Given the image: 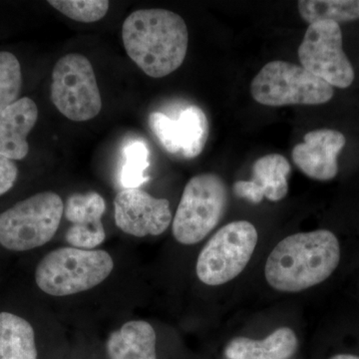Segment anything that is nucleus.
Returning a JSON list of instances; mask_svg holds the SVG:
<instances>
[{
    "label": "nucleus",
    "instance_id": "1a4fd4ad",
    "mask_svg": "<svg viewBox=\"0 0 359 359\" xmlns=\"http://www.w3.org/2000/svg\"><path fill=\"white\" fill-rule=\"evenodd\" d=\"M302 67L330 86L347 88L353 84L354 70L342 49V33L334 21L309 25L299 48Z\"/></svg>",
    "mask_w": 359,
    "mask_h": 359
},
{
    "label": "nucleus",
    "instance_id": "393cba45",
    "mask_svg": "<svg viewBox=\"0 0 359 359\" xmlns=\"http://www.w3.org/2000/svg\"><path fill=\"white\" fill-rule=\"evenodd\" d=\"M330 359H359V356L353 355V354H337Z\"/></svg>",
    "mask_w": 359,
    "mask_h": 359
},
{
    "label": "nucleus",
    "instance_id": "f3484780",
    "mask_svg": "<svg viewBox=\"0 0 359 359\" xmlns=\"http://www.w3.org/2000/svg\"><path fill=\"white\" fill-rule=\"evenodd\" d=\"M0 359H37L34 330L16 314L0 313Z\"/></svg>",
    "mask_w": 359,
    "mask_h": 359
},
{
    "label": "nucleus",
    "instance_id": "39448f33",
    "mask_svg": "<svg viewBox=\"0 0 359 359\" xmlns=\"http://www.w3.org/2000/svg\"><path fill=\"white\" fill-rule=\"evenodd\" d=\"M228 188L214 173L197 175L187 183L172 222L175 240L196 245L219 223L228 205Z\"/></svg>",
    "mask_w": 359,
    "mask_h": 359
},
{
    "label": "nucleus",
    "instance_id": "f257e3e1",
    "mask_svg": "<svg viewBox=\"0 0 359 359\" xmlns=\"http://www.w3.org/2000/svg\"><path fill=\"white\" fill-rule=\"evenodd\" d=\"M339 261L340 245L334 233H297L283 238L271 250L264 276L278 292H299L327 280Z\"/></svg>",
    "mask_w": 359,
    "mask_h": 359
},
{
    "label": "nucleus",
    "instance_id": "2eb2a0df",
    "mask_svg": "<svg viewBox=\"0 0 359 359\" xmlns=\"http://www.w3.org/2000/svg\"><path fill=\"white\" fill-rule=\"evenodd\" d=\"M297 346L294 330L283 327L261 340L235 337L224 347V353L228 359H290Z\"/></svg>",
    "mask_w": 359,
    "mask_h": 359
},
{
    "label": "nucleus",
    "instance_id": "20e7f679",
    "mask_svg": "<svg viewBox=\"0 0 359 359\" xmlns=\"http://www.w3.org/2000/svg\"><path fill=\"white\" fill-rule=\"evenodd\" d=\"M63 212L62 199L50 191L16 203L0 214V245L13 252L42 247L55 236Z\"/></svg>",
    "mask_w": 359,
    "mask_h": 359
},
{
    "label": "nucleus",
    "instance_id": "5701e85b",
    "mask_svg": "<svg viewBox=\"0 0 359 359\" xmlns=\"http://www.w3.org/2000/svg\"><path fill=\"white\" fill-rule=\"evenodd\" d=\"M18 177V168L14 161L0 154V197L13 188Z\"/></svg>",
    "mask_w": 359,
    "mask_h": 359
},
{
    "label": "nucleus",
    "instance_id": "b1692460",
    "mask_svg": "<svg viewBox=\"0 0 359 359\" xmlns=\"http://www.w3.org/2000/svg\"><path fill=\"white\" fill-rule=\"evenodd\" d=\"M233 192L238 198L248 200L252 204H259L264 198L261 189L252 180L236 182L233 186Z\"/></svg>",
    "mask_w": 359,
    "mask_h": 359
},
{
    "label": "nucleus",
    "instance_id": "7ed1b4c3",
    "mask_svg": "<svg viewBox=\"0 0 359 359\" xmlns=\"http://www.w3.org/2000/svg\"><path fill=\"white\" fill-rule=\"evenodd\" d=\"M114 262L103 250L59 248L37 264L35 282L52 297H67L97 287L112 273Z\"/></svg>",
    "mask_w": 359,
    "mask_h": 359
},
{
    "label": "nucleus",
    "instance_id": "a211bd4d",
    "mask_svg": "<svg viewBox=\"0 0 359 359\" xmlns=\"http://www.w3.org/2000/svg\"><path fill=\"white\" fill-rule=\"evenodd\" d=\"M252 181L271 202H278L289 193V176L292 167L285 156L269 154L259 158L252 165Z\"/></svg>",
    "mask_w": 359,
    "mask_h": 359
},
{
    "label": "nucleus",
    "instance_id": "f03ea898",
    "mask_svg": "<svg viewBox=\"0 0 359 359\" xmlns=\"http://www.w3.org/2000/svg\"><path fill=\"white\" fill-rule=\"evenodd\" d=\"M125 50L148 76L162 78L183 65L189 45L185 20L173 11L142 9L123 23Z\"/></svg>",
    "mask_w": 359,
    "mask_h": 359
},
{
    "label": "nucleus",
    "instance_id": "4be33fe9",
    "mask_svg": "<svg viewBox=\"0 0 359 359\" xmlns=\"http://www.w3.org/2000/svg\"><path fill=\"white\" fill-rule=\"evenodd\" d=\"M48 4L70 20L84 23L102 20L110 6L107 0H49Z\"/></svg>",
    "mask_w": 359,
    "mask_h": 359
},
{
    "label": "nucleus",
    "instance_id": "f8f14e48",
    "mask_svg": "<svg viewBox=\"0 0 359 359\" xmlns=\"http://www.w3.org/2000/svg\"><path fill=\"white\" fill-rule=\"evenodd\" d=\"M346 143L344 135L337 130H314L304 135V142L292 149V161L309 178L330 181L339 172L337 157Z\"/></svg>",
    "mask_w": 359,
    "mask_h": 359
},
{
    "label": "nucleus",
    "instance_id": "412c9836",
    "mask_svg": "<svg viewBox=\"0 0 359 359\" xmlns=\"http://www.w3.org/2000/svg\"><path fill=\"white\" fill-rule=\"evenodd\" d=\"M22 88L20 61L8 51H0V112L18 100Z\"/></svg>",
    "mask_w": 359,
    "mask_h": 359
},
{
    "label": "nucleus",
    "instance_id": "0eeeda50",
    "mask_svg": "<svg viewBox=\"0 0 359 359\" xmlns=\"http://www.w3.org/2000/svg\"><path fill=\"white\" fill-rule=\"evenodd\" d=\"M257 238L256 226L250 222L226 224L201 250L196 264L198 278L217 287L237 278L252 259Z\"/></svg>",
    "mask_w": 359,
    "mask_h": 359
},
{
    "label": "nucleus",
    "instance_id": "ddd939ff",
    "mask_svg": "<svg viewBox=\"0 0 359 359\" xmlns=\"http://www.w3.org/2000/svg\"><path fill=\"white\" fill-rule=\"evenodd\" d=\"M106 203L100 194H74L66 201L65 216L71 224L66 242L77 249L95 250L105 241L102 223Z\"/></svg>",
    "mask_w": 359,
    "mask_h": 359
},
{
    "label": "nucleus",
    "instance_id": "dca6fc26",
    "mask_svg": "<svg viewBox=\"0 0 359 359\" xmlns=\"http://www.w3.org/2000/svg\"><path fill=\"white\" fill-rule=\"evenodd\" d=\"M157 335L145 320H132L110 334L107 353L110 359H157Z\"/></svg>",
    "mask_w": 359,
    "mask_h": 359
},
{
    "label": "nucleus",
    "instance_id": "6e6552de",
    "mask_svg": "<svg viewBox=\"0 0 359 359\" xmlns=\"http://www.w3.org/2000/svg\"><path fill=\"white\" fill-rule=\"evenodd\" d=\"M51 100L72 121H88L100 113L102 99L88 58L69 53L59 59L52 72Z\"/></svg>",
    "mask_w": 359,
    "mask_h": 359
},
{
    "label": "nucleus",
    "instance_id": "6ab92c4d",
    "mask_svg": "<svg viewBox=\"0 0 359 359\" xmlns=\"http://www.w3.org/2000/svg\"><path fill=\"white\" fill-rule=\"evenodd\" d=\"M297 8L309 25L318 21L347 22L359 20V0H299Z\"/></svg>",
    "mask_w": 359,
    "mask_h": 359
},
{
    "label": "nucleus",
    "instance_id": "aec40b11",
    "mask_svg": "<svg viewBox=\"0 0 359 359\" xmlns=\"http://www.w3.org/2000/svg\"><path fill=\"white\" fill-rule=\"evenodd\" d=\"M149 149L143 141H132L123 149L124 163L120 174V182L124 189H138L148 181L146 170L149 165Z\"/></svg>",
    "mask_w": 359,
    "mask_h": 359
},
{
    "label": "nucleus",
    "instance_id": "9d476101",
    "mask_svg": "<svg viewBox=\"0 0 359 359\" xmlns=\"http://www.w3.org/2000/svg\"><path fill=\"white\" fill-rule=\"evenodd\" d=\"M114 217L123 233L137 238L162 235L173 222L169 201L140 189H124L117 194Z\"/></svg>",
    "mask_w": 359,
    "mask_h": 359
},
{
    "label": "nucleus",
    "instance_id": "9b49d317",
    "mask_svg": "<svg viewBox=\"0 0 359 359\" xmlns=\"http://www.w3.org/2000/svg\"><path fill=\"white\" fill-rule=\"evenodd\" d=\"M152 131L168 153H181L186 159H194L204 150L209 137V122L201 108L189 106L177 120L160 115L153 123Z\"/></svg>",
    "mask_w": 359,
    "mask_h": 359
},
{
    "label": "nucleus",
    "instance_id": "423d86ee",
    "mask_svg": "<svg viewBox=\"0 0 359 359\" xmlns=\"http://www.w3.org/2000/svg\"><path fill=\"white\" fill-rule=\"evenodd\" d=\"M250 93L256 102L269 107L320 105L334 97V88L302 66L276 60L255 76Z\"/></svg>",
    "mask_w": 359,
    "mask_h": 359
},
{
    "label": "nucleus",
    "instance_id": "4468645a",
    "mask_svg": "<svg viewBox=\"0 0 359 359\" xmlns=\"http://www.w3.org/2000/svg\"><path fill=\"white\" fill-rule=\"evenodd\" d=\"M39 120V107L23 97L0 112V154L13 161L23 160L29 152L27 136Z\"/></svg>",
    "mask_w": 359,
    "mask_h": 359
}]
</instances>
